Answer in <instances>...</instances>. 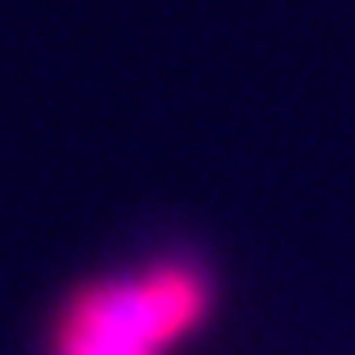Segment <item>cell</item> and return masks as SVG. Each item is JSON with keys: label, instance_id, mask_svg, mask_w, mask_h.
<instances>
[{"label": "cell", "instance_id": "obj_1", "mask_svg": "<svg viewBox=\"0 0 355 355\" xmlns=\"http://www.w3.org/2000/svg\"><path fill=\"white\" fill-rule=\"evenodd\" d=\"M212 314V268L189 254H157L69 286L51 309L42 355H175Z\"/></svg>", "mask_w": 355, "mask_h": 355}]
</instances>
